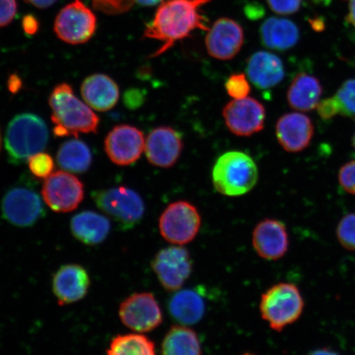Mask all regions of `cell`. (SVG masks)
Instances as JSON below:
<instances>
[{"instance_id":"d590c367","label":"cell","mask_w":355,"mask_h":355,"mask_svg":"<svg viewBox=\"0 0 355 355\" xmlns=\"http://www.w3.org/2000/svg\"><path fill=\"white\" fill-rule=\"evenodd\" d=\"M16 0H0V28L11 24L17 13Z\"/></svg>"},{"instance_id":"4dcf8cb0","label":"cell","mask_w":355,"mask_h":355,"mask_svg":"<svg viewBox=\"0 0 355 355\" xmlns=\"http://www.w3.org/2000/svg\"><path fill=\"white\" fill-rule=\"evenodd\" d=\"M28 166L32 174L39 179H47L54 171V159L50 155L39 153L28 159Z\"/></svg>"},{"instance_id":"5b68a950","label":"cell","mask_w":355,"mask_h":355,"mask_svg":"<svg viewBox=\"0 0 355 355\" xmlns=\"http://www.w3.org/2000/svg\"><path fill=\"white\" fill-rule=\"evenodd\" d=\"M304 307L298 287L291 283H279L268 288L261 295L259 305L261 318L276 331L298 320Z\"/></svg>"},{"instance_id":"603a6c76","label":"cell","mask_w":355,"mask_h":355,"mask_svg":"<svg viewBox=\"0 0 355 355\" xmlns=\"http://www.w3.org/2000/svg\"><path fill=\"white\" fill-rule=\"evenodd\" d=\"M300 37V29L295 22L281 17H270L260 28L261 43L270 50H290L298 43Z\"/></svg>"},{"instance_id":"4316f807","label":"cell","mask_w":355,"mask_h":355,"mask_svg":"<svg viewBox=\"0 0 355 355\" xmlns=\"http://www.w3.org/2000/svg\"><path fill=\"white\" fill-rule=\"evenodd\" d=\"M162 355H202L197 333L187 326L171 327L164 337Z\"/></svg>"},{"instance_id":"7a4b0ae2","label":"cell","mask_w":355,"mask_h":355,"mask_svg":"<svg viewBox=\"0 0 355 355\" xmlns=\"http://www.w3.org/2000/svg\"><path fill=\"white\" fill-rule=\"evenodd\" d=\"M51 119L57 137L96 132L100 119L88 105L78 99L68 83L57 85L49 97Z\"/></svg>"},{"instance_id":"d6986e66","label":"cell","mask_w":355,"mask_h":355,"mask_svg":"<svg viewBox=\"0 0 355 355\" xmlns=\"http://www.w3.org/2000/svg\"><path fill=\"white\" fill-rule=\"evenodd\" d=\"M277 139L284 150L297 153L307 148L313 139L314 126L307 115L299 113L284 114L276 126Z\"/></svg>"},{"instance_id":"7402d4cb","label":"cell","mask_w":355,"mask_h":355,"mask_svg":"<svg viewBox=\"0 0 355 355\" xmlns=\"http://www.w3.org/2000/svg\"><path fill=\"white\" fill-rule=\"evenodd\" d=\"M71 232L78 241L89 246L103 243L110 232L107 217L99 213L85 211L75 215L70 222Z\"/></svg>"},{"instance_id":"8992f818","label":"cell","mask_w":355,"mask_h":355,"mask_svg":"<svg viewBox=\"0 0 355 355\" xmlns=\"http://www.w3.org/2000/svg\"><path fill=\"white\" fill-rule=\"evenodd\" d=\"M96 206L123 230L139 223L145 213V204L140 195L127 187L95 191L92 195Z\"/></svg>"},{"instance_id":"44dd1931","label":"cell","mask_w":355,"mask_h":355,"mask_svg":"<svg viewBox=\"0 0 355 355\" xmlns=\"http://www.w3.org/2000/svg\"><path fill=\"white\" fill-rule=\"evenodd\" d=\"M81 93L86 103L100 112L114 108L119 98L117 83L103 73L93 74L84 80Z\"/></svg>"},{"instance_id":"7c38bea8","label":"cell","mask_w":355,"mask_h":355,"mask_svg":"<svg viewBox=\"0 0 355 355\" xmlns=\"http://www.w3.org/2000/svg\"><path fill=\"white\" fill-rule=\"evenodd\" d=\"M42 194L52 211L67 213L76 209L83 202L84 186L70 173L57 171L44 181Z\"/></svg>"},{"instance_id":"f6af8a7d","label":"cell","mask_w":355,"mask_h":355,"mask_svg":"<svg viewBox=\"0 0 355 355\" xmlns=\"http://www.w3.org/2000/svg\"><path fill=\"white\" fill-rule=\"evenodd\" d=\"M0 148H1V139H0Z\"/></svg>"},{"instance_id":"30bf717a","label":"cell","mask_w":355,"mask_h":355,"mask_svg":"<svg viewBox=\"0 0 355 355\" xmlns=\"http://www.w3.org/2000/svg\"><path fill=\"white\" fill-rule=\"evenodd\" d=\"M96 29V17L81 0H74L57 15L54 30L61 41L71 44L90 41Z\"/></svg>"},{"instance_id":"4fadbf2b","label":"cell","mask_w":355,"mask_h":355,"mask_svg":"<svg viewBox=\"0 0 355 355\" xmlns=\"http://www.w3.org/2000/svg\"><path fill=\"white\" fill-rule=\"evenodd\" d=\"M222 114L226 127L237 136H252L264 128L266 109L260 101L252 97L230 101Z\"/></svg>"},{"instance_id":"836d02e7","label":"cell","mask_w":355,"mask_h":355,"mask_svg":"<svg viewBox=\"0 0 355 355\" xmlns=\"http://www.w3.org/2000/svg\"><path fill=\"white\" fill-rule=\"evenodd\" d=\"M338 180L341 188L355 196V159L340 168Z\"/></svg>"},{"instance_id":"3957f363","label":"cell","mask_w":355,"mask_h":355,"mask_svg":"<svg viewBox=\"0 0 355 355\" xmlns=\"http://www.w3.org/2000/svg\"><path fill=\"white\" fill-rule=\"evenodd\" d=\"M257 180L259 168L254 159L238 150L220 155L213 168V185L225 196L237 197L250 192Z\"/></svg>"},{"instance_id":"484cf974","label":"cell","mask_w":355,"mask_h":355,"mask_svg":"<svg viewBox=\"0 0 355 355\" xmlns=\"http://www.w3.org/2000/svg\"><path fill=\"white\" fill-rule=\"evenodd\" d=\"M317 110L324 121L343 115L355 121V78L345 81L334 96L319 102Z\"/></svg>"},{"instance_id":"ab89813d","label":"cell","mask_w":355,"mask_h":355,"mask_svg":"<svg viewBox=\"0 0 355 355\" xmlns=\"http://www.w3.org/2000/svg\"><path fill=\"white\" fill-rule=\"evenodd\" d=\"M346 20L348 21L349 24L354 26L355 28V0H350L349 4V10Z\"/></svg>"},{"instance_id":"f546056e","label":"cell","mask_w":355,"mask_h":355,"mask_svg":"<svg viewBox=\"0 0 355 355\" xmlns=\"http://www.w3.org/2000/svg\"><path fill=\"white\" fill-rule=\"evenodd\" d=\"M337 239L346 250L355 251V213L346 215L336 229Z\"/></svg>"},{"instance_id":"2e32d148","label":"cell","mask_w":355,"mask_h":355,"mask_svg":"<svg viewBox=\"0 0 355 355\" xmlns=\"http://www.w3.org/2000/svg\"><path fill=\"white\" fill-rule=\"evenodd\" d=\"M183 150V139L174 128L162 126L154 128L146 137L145 153L152 165L161 168L175 166Z\"/></svg>"},{"instance_id":"6da1fadb","label":"cell","mask_w":355,"mask_h":355,"mask_svg":"<svg viewBox=\"0 0 355 355\" xmlns=\"http://www.w3.org/2000/svg\"><path fill=\"white\" fill-rule=\"evenodd\" d=\"M212 0H166L159 4L144 37L157 40L162 46L153 57L164 54L174 44L189 37L195 31H208V21L202 8Z\"/></svg>"},{"instance_id":"83f0119b","label":"cell","mask_w":355,"mask_h":355,"mask_svg":"<svg viewBox=\"0 0 355 355\" xmlns=\"http://www.w3.org/2000/svg\"><path fill=\"white\" fill-rule=\"evenodd\" d=\"M57 162L66 171L83 174L92 166V150L81 140L66 141L58 150Z\"/></svg>"},{"instance_id":"f1b7e54d","label":"cell","mask_w":355,"mask_h":355,"mask_svg":"<svg viewBox=\"0 0 355 355\" xmlns=\"http://www.w3.org/2000/svg\"><path fill=\"white\" fill-rule=\"evenodd\" d=\"M107 355H157L155 346L141 334L119 335L111 341Z\"/></svg>"},{"instance_id":"ee69618b","label":"cell","mask_w":355,"mask_h":355,"mask_svg":"<svg viewBox=\"0 0 355 355\" xmlns=\"http://www.w3.org/2000/svg\"><path fill=\"white\" fill-rule=\"evenodd\" d=\"M243 355H254V354H244Z\"/></svg>"},{"instance_id":"60d3db41","label":"cell","mask_w":355,"mask_h":355,"mask_svg":"<svg viewBox=\"0 0 355 355\" xmlns=\"http://www.w3.org/2000/svg\"><path fill=\"white\" fill-rule=\"evenodd\" d=\"M164 0H135V2L144 7H152L161 4Z\"/></svg>"},{"instance_id":"d4e9b609","label":"cell","mask_w":355,"mask_h":355,"mask_svg":"<svg viewBox=\"0 0 355 355\" xmlns=\"http://www.w3.org/2000/svg\"><path fill=\"white\" fill-rule=\"evenodd\" d=\"M168 312L182 326L194 325L202 320L206 303L197 291L182 290L175 293L168 302Z\"/></svg>"},{"instance_id":"ac0fdd59","label":"cell","mask_w":355,"mask_h":355,"mask_svg":"<svg viewBox=\"0 0 355 355\" xmlns=\"http://www.w3.org/2000/svg\"><path fill=\"white\" fill-rule=\"evenodd\" d=\"M252 246L261 259L270 261L282 259L288 248L286 225L274 219L260 221L252 232Z\"/></svg>"},{"instance_id":"9c48e42d","label":"cell","mask_w":355,"mask_h":355,"mask_svg":"<svg viewBox=\"0 0 355 355\" xmlns=\"http://www.w3.org/2000/svg\"><path fill=\"white\" fill-rule=\"evenodd\" d=\"M1 210L8 223L21 228L33 226L44 216L41 197L25 186H15L7 191L2 199Z\"/></svg>"},{"instance_id":"b9f144b4","label":"cell","mask_w":355,"mask_h":355,"mask_svg":"<svg viewBox=\"0 0 355 355\" xmlns=\"http://www.w3.org/2000/svg\"><path fill=\"white\" fill-rule=\"evenodd\" d=\"M309 355H340L338 353L333 352V350L328 349H318L313 350Z\"/></svg>"},{"instance_id":"ffe728a7","label":"cell","mask_w":355,"mask_h":355,"mask_svg":"<svg viewBox=\"0 0 355 355\" xmlns=\"http://www.w3.org/2000/svg\"><path fill=\"white\" fill-rule=\"evenodd\" d=\"M248 79L261 90L272 88L285 78V66L279 56L268 51H259L247 62Z\"/></svg>"},{"instance_id":"1f68e13d","label":"cell","mask_w":355,"mask_h":355,"mask_svg":"<svg viewBox=\"0 0 355 355\" xmlns=\"http://www.w3.org/2000/svg\"><path fill=\"white\" fill-rule=\"evenodd\" d=\"M226 92L234 100L246 98L251 92V86L246 75L243 73H234L225 82Z\"/></svg>"},{"instance_id":"e575fe53","label":"cell","mask_w":355,"mask_h":355,"mask_svg":"<svg viewBox=\"0 0 355 355\" xmlns=\"http://www.w3.org/2000/svg\"><path fill=\"white\" fill-rule=\"evenodd\" d=\"M274 12L279 15H291L298 12L303 0H266Z\"/></svg>"},{"instance_id":"74e56055","label":"cell","mask_w":355,"mask_h":355,"mask_svg":"<svg viewBox=\"0 0 355 355\" xmlns=\"http://www.w3.org/2000/svg\"><path fill=\"white\" fill-rule=\"evenodd\" d=\"M24 1L37 8H47L55 3L57 0H24Z\"/></svg>"},{"instance_id":"ba28073f","label":"cell","mask_w":355,"mask_h":355,"mask_svg":"<svg viewBox=\"0 0 355 355\" xmlns=\"http://www.w3.org/2000/svg\"><path fill=\"white\" fill-rule=\"evenodd\" d=\"M193 260L188 250L181 245L162 248L154 257L152 268L166 291H177L193 272Z\"/></svg>"},{"instance_id":"5bb4252c","label":"cell","mask_w":355,"mask_h":355,"mask_svg":"<svg viewBox=\"0 0 355 355\" xmlns=\"http://www.w3.org/2000/svg\"><path fill=\"white\" fill-rule=\"evenodd\" d=\"M144 132L135 126H115L105 139V150L115 165L127 166L135 163L145 149Z\"/></svg>"},{"instance_id":"277c9868","label":"cell","mask_w":355,"mask_h":355,"mask_svg":"<svg viewBox=\"0 0 355 355\" xmlns=\"http://www.w3.org/2000/svg\"><path fill=\"white\" fill-rule=\"evenodd\" d=\"M49 132L46 122L33 113L16 115L6 131V148L10 162L16 165L28 161L46 148Z\"/></svg>"},{"instance_id":"7bdbcfd3","label":"cell","mask_w":355,"mask_h":355,"mask_svg":"<svg viewBox=\"0 0 355 355\" xmlns=\"http://www.w3.org/2000/svg\"><path fill=\"white\" fill-rule=\"evenodd\" d=\"M352 143H353L354 148L355 149V135H354V136L353 137Z\"/></svg>"},{"instance_id":"d6a6232c","label":"cell","mask_w":355,"mask_h":355,"mask_svg":"<svg viewBox=\"0 0 355 355\" xmlns=\"http://www.w3.org/2000/svg\"><path fill=\"white\" fill-rule=\"evenodd\" d=\"M135 0H92L93 7L97 11L108 15H118L131 10Z\"/></svg>"},{"instance_id":"e0dca14e","label":"cell","mask_w":355,"mask_h":355,"mask_svg":"<svg viewBox=\"0 0 355 355\" xmlns=\"http://www.w3.org/2000/svg\"><path fill=\"white\" fill-rule=\"evenodd\" d=\"M52 286L60 305L77 303L87 295L91 286L90 275L81 265H64L53 277Z\"/></svg>"},{"instance_id":"9a60e30c","label":"cell","mask_w":355,"mask_h":355,"mask_svg":"<svg viewBox=\"0 0 355 355\" xmlns=\"http://www.w3.org/2000/svg\"><path fill=\"white\" fill-rule=\"evenodd\" d=\"M205 44L211 57L226 61L234 59L241 51L244 33L241 24L228 17L216 20L208 29Z\"/></svg>"},{"instance_id":"f35d334b","label":"cell","mask_w":355,"mask_h":355,"mask_svg":"<svg viewBox=\"0 0 355 355\" xmlns=\"http://www.w3.org/2000/svg\"><path fill=\"white\" fill-rule=\"evenodd\" d=\"M8 88H10V92L12 93L19 92L21 87V79L15 74L11 75L10 79H8Z\"/></svg>"},{"instance_id":"8fae6325","label":"cell","mask_w":355,"mask_h":355,"mask_svg":"<svg viewBox=\"0 0 355 355\" xmlns=\"http://www.w3.org/2000/svg\"><path fill=\"white\" fill-rule=\"evenodd\" d=\"M123 325L137 333L153 331L163 322L158 301L150 293H135L123 301L119 309Z\"/></svg>"},{"instance_id":"8d00e7d4","label":"cell","mask_w":355,"mask_h":355,"mask_svg":"<svg viewBox=\"0 0 355 355\" xmlns=\"http://www.w3.org/2000/svg\"><path fill=\"white\" fill-rule=\"evenodd\" d=\"M22 28L24 32L28 35H34L39 29V22L33 15H26L22 20Z\"/></svg>"},{"instance_id":"cb8c5ba5","label":"cell","mask_w":355,"mask_h":355,"mask_svg":"<svg viewBox=\"0 0 355 355\" xmlns=\"http://www.w3.org/2000/svg\"><path fill=\"white\" fill-rule=\"evenodd\" d=\"M322 95V86L319 79L314 75L300 73L293 80L286 96L292 109L306 112L318 107Z\"/></svg>"},{"instance_id":"52a82bcc","label":"cell","mask_w":355,"mask_h":355,"mask_svg":"<svg viewBox=\"0 0 355 355\" xmlns=\"http://www.w3.org/2000/svg\"><path fill=\"white\" fill-rule=\"evenodd\" d=\"M202 225L197 207L186 201L171 203L159 219V230L168 243L184 245L196 238Z\"/></svg>"}]
</instances>
